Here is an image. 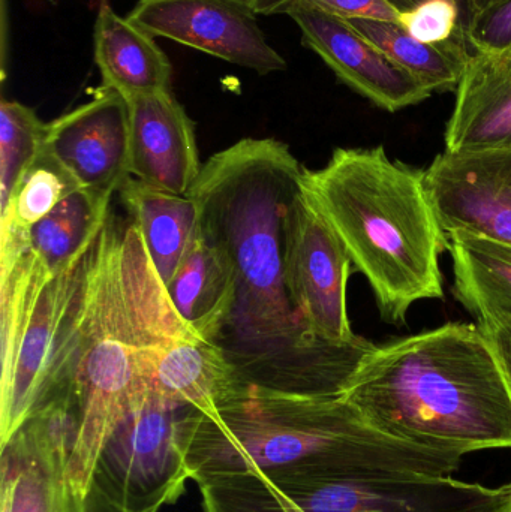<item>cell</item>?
I'll list each match as a JSON object with an SVG mask.
<instances>
[{
	"label": "cell",
	"instance_id": "cell-1",
	"mask_svg": "<svg viewBox=\"0 0 511 512\" xmlns=\"http://www.w3.org/2000/svg\"><path fill=\"white\" fill-rule=\"evenodd\" d=\"M303 173L287 144L245 138L209 158L188 195L200 210L201 233L236 274V306L225 331L239 346L230 358L242 379L339 397L375 345L363 337L345 346L315 339L288 297L285 225Z\"/></svg>",
	"mask_w": 511,
	"mask_h": 512
},
{
	"label": "cell",
	"instance_id": "cell-2",
	"mask_svg": "<svg viewBox=\"0 0 511 512\" xmlns=\"http://www.w3.org/2000/svg\"><path fill=\"white\" fill-rule=\"evenodd\" d=\"M183 450L195 484L309 459L363 478L455 474L465 454L399 441L372 427L344 397L306 396L242 381L207 409H188Z\"/></svg>",
	"mask_w": 511,
	"mask_h": 512
},
{
	"label": "cell",
	"instance_id": "cell-3",
	"mask_svg": "<svg viewBox=\"0 0 511 512\" xmlns=\"http://www.w3.org/2000/svg\"><path fill=\"white\" fill-rule=\"evenodd\" d=\"M342 397L408 444L462 454L511 448V391L479 325L449 322L375 345Z\"/></svg>",
	"mask_w": 511,
	"mask_h": 512
},
{
	"label": "cell",
	"instance_id": "cell-4",
	"mask_svg": "<svg viewBox=\"0 0 511 512\" xmlns=\"http://www.w3.org/2000/svg\"><path fill=\"white\" fill-rule=\"evenodd\" d=\"M78 328V435L66 481L83 496L105 442L147 394L141 348L195 336L174 310L134 222L108 219L93 245Z\"/></svg>",
	"mask_w": 511,
	"mask_h": 512
},
{
	"label": "cell",
	"instance_id": "cell-5",
	"mask_svg": "<svg viewBox=\"0 0 511 512\" xmlns=\"http://www.w3.org/2000/svg\"><path fill=\"white\" fill-rule=\"evenodd\" d=\"M302 189L368 279L384 321L401 324L417 301L444 297L449 239L425 171L390 161L383 147L336 149L320 170L305 168Z\"/></svg>",
	"mask_w": 511,
	"mask_h": 512
},
{
	"label": "cell",
	"instance_id": "cell-6",
	"mask_svg": "<svg viewBox=\"0 0 511 512\" xmlns=\"http://www.w3.org/2000/svg\"><path fill=\"white\" fill-rule=\"evenodd\" d=\"M197 486L203 512H511V484L491 489L452 475L345 480L314 459Z\"/></svg>",
	"mask_w": 511,
	"mask_h": 512
},
{
	"label": "cell",
	"instance_id": "cell-7",
	"mask_svg": "<svg viewBox=\"0 0 511 512\" xmlns=\"http://www.w3.org/2000/svg\"><path fill=\"white\" fill-rule=\"evenodd\" d=\"M89 256L51 276L24 249L0 273V445L74 378Z\"/></svg>",
	"mask_w": 511,
	"mask_h": 512
},
{
	"label": "cell",
	"instance_id": "cell-8",
	"mask_svg": "<svg viewBox=\"0 0 511 512\" xmlns=\"http://www.w3.org/2000/svg\"><path fill=\"white\" fill-rule=\"evenodd\" d=\"M186 411L147 391L105 442L93 484L129 510L174 504L191 480L183 450Z\"/></svg>",
	"mask_w": 511,
	"mask_h": 512
},
{
	"label": "cell",
	"instance_id": "cell-9",
	"mask_svg": "<svg viewBox=\"0 0 511 512\" xmlns=\"http://www.w3.org/2000/svg\"><path fill=\"white\" fill-rule=\"evenodd\" d=\"M351 267L341 240L302 189L285 225L284 280L297 316L321 342L345 346L360 339L348 318Z\"/></svg>",
	"mask_w": 511,
	"mask_h": 512
},
{
	"label": "cell",
	"instance_id": "cell-10",
	"mask_svg": "<svg viewBox=\"0 0 511 512\" xmlns=\"http://www.w3.org/2000/svg\"><path fill=\"white\" fill-rule=\"evenodd\" d=\"M252 0H140L128 20L152 36L171 39L260 75L287 62L267 42Z\"/></svg>",
	"mask_w": 511,
	"mask_h": 512
},
{
	"label": "cell",
	"instance_id": "cell-11",
	"mask_svg": "<svg viewBox=\"0 0 511 512\" xmlns=\"http://www.w3.org/2000/svg\"><path fill=\"white\" fill-rule=\"evenodd\" d=\"M425 185L446 236L474 234L511 245V147L441 153L425 170Z\"/></svg>",
	"mask_w": 511,
	"mask_h": 512
},
{
	"label": "cell",
	"instance_id": "cell-12",
	"mask_svg": "<svg viewBox=\"0 0 511 512\" xmlns=\"http://www.w3.org/2000/svg\"><path fill=\"white\" fill-rule=\"evenodd\" d=\"M302 32L303 44L318 54L336 77L366 99L396 113L432 95L396 65L350 21L297 0L287 11Z\"/></svg>",
	"mask_w": 511,
	"mask_h": 512
},
{
	"label": "cell",
	"instance_id": "cell-13",
	"mask_svg": "<svg viewBox=\"0 0 511 512\" xmlns=\"http://www.w3.org/2000/svg\"><path fill=\"white\" fill-rule=\"evenodd\" d=\"M47 152L78 186L114 195L129 173V104L114 90L48 123Z\"/></svg>",
	"mask_w": 511,
	"mask_h": 512
},
{
	"label": "cell",
	"instance_id": "cell-14",
	"mask_svg": "<svg viewBox=\"0 0 511 512\" xmlns=\"http://www.w3.org/2000/svg\"><path fill=\"white\" fill-rule=\"evenodd\" d=\"M129 173L174 195H188L200 176L194 123L171 90L129 99Z\"/></svg>",
	"mask_w": 511,
	"mask_h": 512
},
{
	"label": "cell",
	"instance_id": "cell-15",
	"mask_svg": "<svg viewBox=\"0 0 511 512\" xmlns=\"http://www.w3.org/2000/svg\"><path fill=\"white\" fill-rule=\"evenodd\" d=\"M446 152L511 147V50L471 51L447 122Z\"/></svg>",
	"mask_w": 511,
	"mask_h": 512
},
{
	"label": "cell",
	"instance_id": "cell-16",
	"mask_svg": "<svg viewBox=\"0 0 511 512\" xmlns=\"http://www.w3.org/2000/svg\"><path fill=\"white\" fill-rule=\"evenodd\" d=\"M140 364L147 391L177 408L207 411L242 381L219 343L195 336L143 346Z\"/></svg>",
	"mask_w": 511,
	"mask_h": 512
},
{
	"label": "cell",
	"instance_id": "cell-17",
	"mask_svg": "<svg viewBox=\"0 0 511 512\" xmlns=\"http://www.w3.org/2000/svg\"><path fill=\"white\" fill-rule=\"evenodd\" d=\"M165 289L183 324L200 339L219 343L236 306V274L200 228Z\"/></svg>",
	"mask_w": 511,
	"mask_h": 512
},
{
	"label": "cell",
	"instance_id": "cell-18",
	"mask_svg": "<svg viewBox=\"0 0 511 512\" xmlns=\"http://www.w3.org/2000/svg\"><path fill=\"white\" fill-rule=\"evenodd\" d=\"M2 447V512H72L69 454L23 424Z\"/></svg>",
	"mask_w": 511,
	"mask_h": 512
},
{
	"label": "cell",
	"instance_id": "cell-19",
	"mask_svg": "<svg viewBox=\"0 0 511 512\" xmlns=\"http://www.w3.org/2000/svg\"><path fill=\"white\" fill-rule=\"evenodd\" d=\"M93 44L104 89L120 93L126 101L170 90L173 68L155 36L117 15L105 0L99 6Z\"/></svg>",
	"mask_w": 511,
	"mask_h": 512
},
{
	"label": "cell",
	"instance_id": "cell-20",
	"mask_svg": "<svg viewBox=\"0 0 511 512\" xmlns=\"http://www.w3.org/2000/svg\"><path fill=\"white\" fill-rule=\"evenodd\" d=\"M119 194L156 273L167 286L200 228L197 204L189 195L159 191L134 177L123 183Z\"/></svg>",
	"mask_w": 511,
	"mask_h": 512
},
{
	"label": "cell",
	"instance_id": "cell-21",
	"mask_svg": "<svg viewBox=\"0 0 511 512\" xmlns=\"http://www.w3.org/2000/svg\"><path fill=\"white\" fill-rule=\"evenodd\" d=\"M447 239L456 300L479 324L511 321V245L465 233Z\"/></svg>",
	"mask_w": 511,
	"mask_h": 512
},
{
	"label": "cell",
	"instance_id": "cell-22",
	"mask_svg": "<svg viewBox=\"0 0 511 512\" xmlns=\"http://www.w3.org/2000/svg\"><path fill=\"white\" fill-rule=\"evenodd\" d=\"M113 195L77 189L26 233V251L51 276L86 258L104 230Z\"/></svg>",
	"mask_w": 511,
	"mask_h": 512
},
{
	"label": "cell",
	"instance_id": "cell-23",
	"mask_svg": "<svg viewBox=\"0 0 511 512\" xmlns=\"http://www.w3.org/2000/svg\"><path fill=\"white\" fill-rule=\"evenodd\" d=\"M348 21L429 92H456L458 89L471 54L464 30L443 44H426L399 23L363 18Z\"/></svg>",
	"mask_w": 511,
	"mask_h": 512
},
{
	"label": "cell",
	"instance_id": "cell-24",
	"mask_svg": "<svg viewBox=\"0 0 511 512\" xmlns=\"http://www.w3.org/2000/svg\"><path fill=\"white\" fill-rule=\"evenodd\" d=\"M77 189L80 186L74 177L45 149L21 177L5 209L0 210V248L23 242L30 228Z\"/></svg>",
	"mask_w": 511,
	"mask_h": 512
},
{
	"label": "cell",
	"instance_id": "cell-25",
	"mask_svg": "<svg viewBox=\"0 0 511 512\" xmlns=\"http://www.w3.org/2000/svg\"><path fill=\"white\" fill-rule=\"evenodd\" d=\"M48 123L17 101L0 102V210L33 162L45 150Z\"/></svg>",
	"mask_w": 511,
	"mask_h": 512
},
{
	"label": "cell",
	"instance_id": "cell-26",
	"mask_svg": "<svg viewBox=\"0 0 511 512\" xmlns=\"http://www.w3.org/2000/svg\"><path fill=\"white\" fill-rule=\"evenodd\" d=\"M399 24L426 44H443L462 32V11L456 0H423L401 12Z\"/></svg>",
	"mask_w": 511,
	"mask_h": 512
},
{
	"label": "cell",
	"instance_id": "cell-27",
	"mask_svg": "<svg viewBox=\"0 0 511 512\" xmlns=\"http://www.w3.org/2000/svg\"><path fill=\"white\" fill-rule=\"evenodd\" d=\"M464 33L473 50H511V0H501L483 9Z\"/></svg>",
	"mask_w": 511,
	"mask_h": 512
},
{
	"label": "cell",
	"instance_id": "cell-28",
	"mask_svg": "<svg viewBox=\"0 0 511 512\" xmlns=\"http://www.w3.org/2000/svg\"><path fill=\"white\" fill-rule=\"evenodd\" d=\"M344 20H377L399 23L401 12L389 0H303Z\"/></svg>",
	"mask_w": 511,
	"mask_h": 512
},
{
	"label": "cell",
	"instance_id": "cell-29",
	"mask_svg": "<svg viewBox=\"0 0 511 512\" xmlns=\"http://www.w3.org/2000/svg\"><path fill=\"white\" fill-rule=\"evenodd\" d=\"M485 333L503 367L511 391V321L498 324H477Z\"/></svg>",
	"mask_w": 511,
	"mask_h": 512
},
{
	"label": "cell",
	"instance_id": "cell-30",
	"mask_svg": "<svg viewBox=\"0 0 511 512\" xmlns=\"http://www.w3.org/2000/svg\"><path fill=\"white\" fill-rule=\"evenodd\" d=\"M159 508H152L146 511H134L123 507L119 502L114 501L104 490L92 484L89 492L84 496H75L72 493V512H159Z\"/></svg>",
	"mask_w": 511,
	"mask_h": 512
},
{
	"label": "cell",
	"instance_id": "cell-31",
	"mask_svg": "<svg viewBox=\"0 0 511 512\" xmlns=\"http://www.w3.org/2000/svg\"><path fill=\"white\" fill-rule=\"evenodd\" d=\"M297 0H252L255 12L261 15L287 14Z\"/></svg>",
	"mask_w": 511,
	"mask_h": 512
},
{
	"label": "cell",
	"instance_id": "cell-32",
	"mask_svg": "<svg viewBox=\"0 0 511 512\" xmlns=\"http://www.w3.org/2000/svg\"><path fill=\"white\" fill-rule=\"evenodd\" d=\"M399 12L408 11V9L416 6L417 3L423 2V0H389ZM461 6L462 11V29H467L468 24H470L471 14H470V5H468V0H456Z\"/></svg>",
	"mask_w": 511,
	"mask_h": 512
},
{
	"label": "cell",
	"instance_id": "cell-33",
	"mask_svg": "<svg viewBox=\"0 0 511 512\" xmlns=\"http://www.w3.org/2000/svg\"><path fill=\"white\" fill-rule=\"evenodd\" d=\"M498 2H501V0H468V5H470L471 20H473V17H476L479 12H482L483 9L489 8V6Z\"/></svg>",
	"mask_w": 511,
	"mask_h": 512
},
{
	"label": "cell",
	"instance_id": "cell-34",
	"mask_svg": "<svg viewBox=\"0 0 511 512\" xmlns=\"http://www.w3.org/2000/svg\"><path fill=\"white\" fill-rule=\"evenodd\" d=\"M50 2H51V0H50Z\"/></svg>",
	"mask_w": 511,
	"mask_h": 512
}]
</instances>
